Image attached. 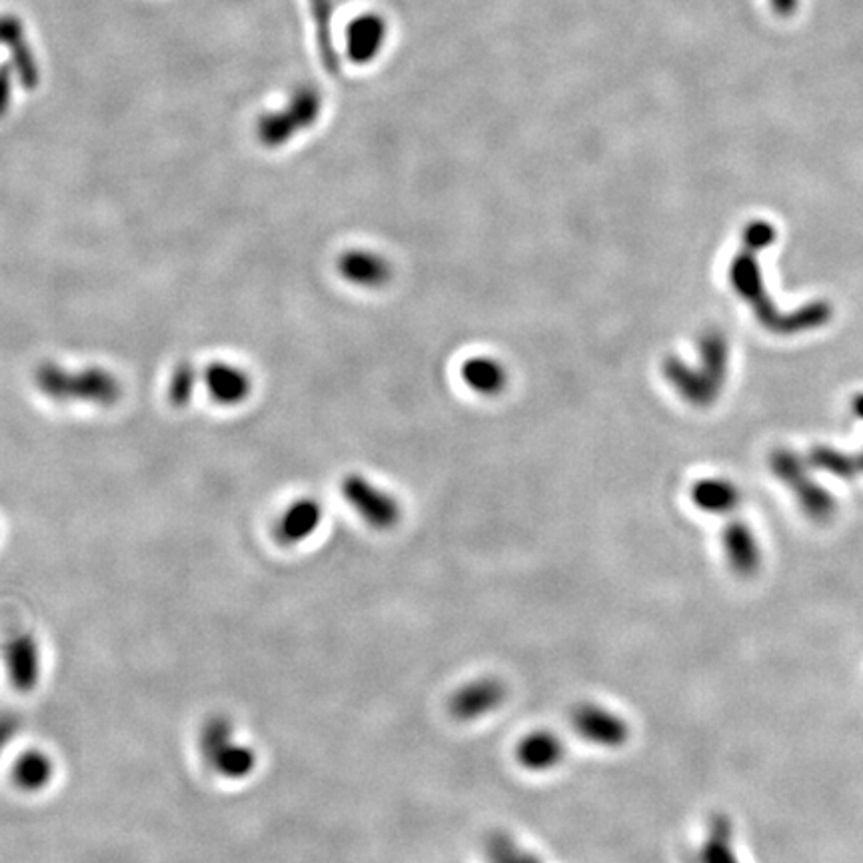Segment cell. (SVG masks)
Returning a JSON list of instances; mask_svg holds the SVG:
<instances>
[{
	"instance_id": "10",
	"label": "cell",
	"mask_w": 863,
	"mask_h": 863,
	"mask_svg": "<svg viewBox=\"0 0 863 863\" xmlns=\"http://www.w3.org/2000/svg\"><path fill=\"white\" fill-rule=\"evenodd\" d=\"M205 384L216 404L237 406L251 396L252 378L244 368L228 363L206 366Z\"/></svg>"
},
{
	"instance_id": "12",
	"label": "cell",
	"mask_w": 863,
	"mask_h": 863,
	"mask_svg": "<svg viewBox=\"0 0 863 863\" xmlns=\"http://www.w3.org/2000/svg\"><path fill=\"white\" fill-rule=\"evenodd\" d=\"M322 506L314 498L298 500L283 514L276 523V538L286 545H295L319 530Z\"/></svg>"
},
{
	"instance_id": "25",
	"label": "cell",
	"mask_w": 863,
	"mask_h": 863,
	"mask_svg": "<svg viewBox=\"0 0 863 863\" xmlns=\"http://www.w3.org/2000/svg\"><path fill=\"white\" fill-rule=\"evenodd\" d=\"M848 462H850V467L853 470V476H858V474H862L863 472V452L862 454H848Z\"/></svg>"
},
{
	"instance_id": "2",
	"label": "cell",
	"mask_w": 863,
	"mask_h": 863,
	"mask_svg": "<svg viewBox=\"0 0 863 863\" xmlns=\"http://www.w3.org/2000/svg\"><path fill=\"white\" fill-rule=\"evenodd\" d=\"M700 363H683L680 356H666L661 375L683 402L695 409H710L722 396L729 372V344L720 330H705L698 342Z\"/></svg>"
},
{
	"instance_id": "16",
	"label": "cell",
	"mask_w": 863,
	"mask_h": 863,
	"mask_svg": "<svg viewBox=\"0 0 863 863\" xmlns=\"http://www.w3.org/2000/svg\"><path fill=\"white\" fill-rule=\"evenodd\" d=\"M698 863H739L732 848V826L724 816L712 819Z\"/></svg>"
},
{
	"instance_id": "14",
	"label": "cell",
	"mask_w": 863,
	"mask_h": 863,
	"mask_svg": "<svg viewBox=\"0 0 863 863\" xmlns=\"http://www.w3.org/2000/svg\"><path fill=\"white\" fill-rule=\"evenodd\" d=\"M462 380L482 396H498L508 387V370L496 358L474 356L462 364Z\"/></svg>"
},
{
	"instance_id": "21",
	"label": "cell",
	"mask_w": 863,
	"mask_h": 863,
	"mask_svg": "<svg viewBox=\"0 0 863 863\" xmlns=\"http://www.w3.org/2000/svg\"><path fill=\"white\" fill-rule=\"evenodd\" d=\"M775 242V228L766 220H753L741 232V244L753 251H766Z\"/></svg>"
},
{
	"instance_id": "19",
	"label": "cell",
	"mask_w": 863,
	"mask_h": 863,
	"mask_svg": "<svg viewBox=\"0 0 863 863\" xmlns=\"http://www.w3.org/2000/svg\"><path fill=\"white\" fill-rule=\"evenodd\" d=\"M196 382H198V372L193 363L176 364L169 382V400L172 406L176 409L188 406L193 402Z\"/></svg>"
},
{
	"instance_id": "15",
	"label": "cell",
	"mask_w": 863,
	"mask_h": 863,
	"mask_svg": "<svg viewBox=\"0 0 863 863\" xmlns=\"http://www.w3.org/2000/svg\"><path fill=\"white\" fill-rule=\"evenodd\" d=\"M7 666L9 674L16 690L28 692L38 682V671H41V658H38V646L33 637H16L7 647Z\"/></svg>"
},
{
	"instance_id": "9",
	"label": "cell",
	"mask_w": 863,
	"mask_h": 863,
	"mask_svg": "<svg viewBox=\"0 0 863 863\" xmlns=\"http://www.w3.org/2000/svg\"><path fill=\"white\" fill-rule=\"evenodd\" d=\"M722 545L729 568L741 578H750L761 566V550L758 538L744 520L727 522L722 534Z\"/></svg>"
},
{
	"instance_id": "4",
	"label": "cell",
	"mask_w": 863,
	"mask_h": 863,
	"mask_svg": "<svg viewBox=\"0 0 863 863\" xmlns=\"http://www.w3.org/2000/svg\"><path fill=\"white\" fill-rule=\"evenodd\" d=\"M770 468L775 477L794 492L802 510L806 511L812 520L824 522L833 516L836 511L833 496L809 476V464L799 456L784 448L775 450L770 456Z\"/></svg>"
},
{
	"instance_id": "8",
	"label": "cell",
	"mask_w": 863,
	"mask_h": 863,
	"mask_svg": "<svg viewBox=\"0 0 863 863\" xmlns=\"http://www.w3.org/2000/svg\"><path fill=\"white\" fill-rule=\"evenodd\" d=\"M338 273L346 283L360 288H382L392 280V264L387 256L375 251L353 249L342 252L338 258Z\"/></svg>"
},
{
	"instance_id": "17",
	"label": "cell",
	"mask_w": 863,
	"mask_h": 863,
	"mask_svg": "<svg viewBox=\"0 0 863 863\" xmlns=\"http://www.w3.org/2000/svg\"><path fill=\"white\" fill-rule=\"evenodd\" d=\"M208 760L215 766L216 772H220L227 778H232V780H239V778L249 775L254 770V766H256V756L252 753V750L234 744L232 739L225 744Z\"/></svg>"
},
{
	"instance_id": "22",
	"label": "cell",
	"mask_w": 863,
	"mask_h": 863,
	"mask_svg": "<svg viewBox=\"0 0 863 863\" xmlns=\"http://www.w3.org/2000/svg\"><path fill=\"white\" fill-rule=\"evenodd\" d=\"M230 739H232V727L227 720L208 722V726L203 732V739H200L206 758H212L216 751L220 750Z\"/></svg>"
},
{
	"instance_id": "1",
	"label": "cell",
	"mask_w": 863,
	"mask_h": 863,
	"mask_svg": "<svg viewBox=\"0 0 863 863\" xmlns=\"http://www.w3.org/2000/svg\"><path fill=\"white\" fill-rule=\"evenodd\" d=\"M758 254L760 252L753 249L741 246V251L729 262L727 278L734 292L753 310V317L761 326L773 334H784V336L826 326L833 317V308L824 300L807 302L806 307L797 308L790 314L778 310L775 302L766 292Z\"/></svg>"
},
{
	"instance_id": "5",
	"label": "cell",
	"mask_w": 863,
	"mask_h": 863,
	"mask_svg": "<svg viewBox=\"0 0 863 863\" xmlns=\"http://www.w3.org/2000/svg\"><path fill=\"white\" fill-rule=\"evenodd\" d=\"M342 496L364 522L375 530L388 532L402 520L400 502L387 490L378 488L363 474H348L344 477Z\"/></svg>"
},
{
	"instance_id": "23",
	"label": "cell",
	"mask_w": 863,
	"mask_h": 863,
	"mask_svg": "<svg viewBox=\"0 0 863 863\" xmlns=\"http://www.w3.org/2000/svg\"><path fill=\"white\" fill-rule=\"evenodd\" d=\"M16 727H19V724H16L12 717H2V720H0V748L11 739Z\"/></svg>"
},
{
	"instance_id": "7",
	"label": "cell",
	"mask_w": 863,
	"mask_h": 863,
	"mask_svg": "<svg viewBox=\"0 0 863 863\" xmlns=\"http://www.w3.org/2000/svg\"><path fill=\"white\" fill-rule=\"evenodd\" d=\"M506 695V686L498 678H477L456 690L450 698V714L460 722H476L496 712Z\"/></svg>"
},
{
	"instance_id": "6",
	"label": "cell",
	"mask_w": 863,
	"mask_h": 863,
	"mask_svg": "<svg viewBox=\"0 0 863 863\" xmlns=\"http://www.w3.org/2000/svg\"><path fill=\"white\" fill-rule=\"evenodd\" d=\"M572 727L579 738L600 748H620L630 738L624 717L598 704H582L572 712Z\"/></svg>"
},
{
	"instance_id": "11",
	"label": "cell",
	"mask_w": 863,
	"mask_h": 863,
	"mask_svg": "<svg viewBox=\"0 0 863 863\" xmlns=\"http://www.w3.org/2000/svg\"><path fill=\"white\" fill-rule=\"evenodd\" d=\"M516 758L528 772H550L564 760V741L548 729H536L520 739Z\"/></svg>"
},
{
	"instance_id": "24",
	"label": "cell",
	"mask_w": 863,
	"mask_h": 863,
	"mask_svg": "<svg viewBox=\"0 0 863 863\" xmlns=\"http://www.w3.org/2000/svg\"><path fill=\"white\" fill-rule=\"evenodd\" d=\"M772 4L780 14H792L797 9V0H772Z\"/></svg>"
},
{
	"instance_id": "20",
	"label": "cell",
	"mask_w": 863,
	"mask_h": 863,
	"mask_svg": "<svg viewBox=\"0 0 863 863\" xmlns=\"http://www.w3.org/2000/svg\"><path fill=\"white\" fill-rule=\"evenodd\" d=\"M488 863H542L534 853L523 850L506 833H494L486 843Z\"/></svg>"
},
{
	"instance_id": "18",
	"label": "cell",
	"mask_w": 863,
	"mask_h": 863,
	"mask_svg": "<svg viewBox=\"0 0 863 863\" xmlns=\"http://www.w3.org/2000/svg\"><path fill=\"white\" fill-rule=\"evenodd\" d=\"M14 773H16V782L24 790H41L53 778V763L43 753L33 751V753H26L23 760L16 763V772Z\"/></svg>"
},
{
	"instance_id": "13",
	"label": "cell",
	"mask_w": 863,
	"mask_h": 863,
	"mask_svg": "<svg viewBox=\"0 0 863 863\" xmlns=\"http://www.w3.org/2000/svg\"><path fill=\"white\" fill-rule=\"evenodd\" d=\"M692 502L705 514L726 516L738 510L741 492L727 477H704L693 484Z\"/></svg>"
},
{
	"instance_id": "3",
	"label": "cell",
	"mask_w": 863,
	"mask_h": 863,
	"mask_svg": "<svg viewBox=\"0 0 863 863\" xmlns=\"http://www.w3.org/2000/svg\"><path fill=\"white\" fill-rule=\"evenodd\" d=\"M35 384L55 402H82L111 409L123 396L120 380L101 366L69 370L57 363H43L35 372Z\"/></svg>"
},
{
	"instance_id": "26",
	"label": "cell",
	"mask_w": 863,
	"mask_h": 863,
	"mask_svg": "<svg viewBox=\"0 0 863 863\" xmlns=\"http://www.w3.org/2000/svg\"><path fill=\"white\" fill-rule=\"evenodd\" d=\"M853 414L863 421V394H858L852 402Z\"/></svg>"
}]
</instances>
